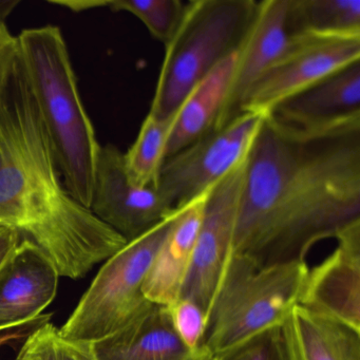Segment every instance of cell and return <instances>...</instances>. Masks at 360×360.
I'll return each mask as SVG.
<instances>
[{
	"mask_svg": "<svg viewBox=\"0 0 360 360\" xmlns=\"http://www.w3.org/2000/svg\"><path fill=\"white\" fill-rule=\"evenodd\" d=\"M360 222V119L303 129L265 117L248 151L233 252L262 266L305 261Z\"/></svg>",
	"mask_w": 360,
	"mask_h": 360,
	"instance_id": "1",
	"label": "cell"
},
{
	"mask_svg": "<svg viewBox=\"0 0 360 360\" xmlns=\"http://www.w3.org/2000/svg\"><path fill=\"white\" fill-rule=\"evenodd\" d=\"M0 226L71 279L127 243L65 187L20 54L0 92Z\"/></svg>",
	"mask_w": 360,
	"mask_h": 360,
	"instance_id": "2",
	"label": "cell"
},
{
	"mask_svg": "<svg viewBox=\"0 0 360 360\" xmlns=\"http://www.w3.org/2000/svg\"><path fill=\"white\" fill-rule=\"evenodd\" d=\"M18 41L63 183L77 202L90 208L101 145L82 102L62 31L54 26L27 29Z\"/></svg>",
	"mask_w": 360,
	"mask_h": 360,
	"instance_id": "3",
	"label": "cell"
},
{
	"mask_svg": "<svg viewBox=\"0 0 360 360\" xmlns=\"http://www.w3.org/2000/svg\"><path fill=\"white\" fill-rule=\"evenodd\" d=\"M305 261L262 266L231 252L206 316L203 347L212 355L273 326L299 304Z\"/></svg>",
	"mask_w": 360,
	"mask_h": 360,
	"instance_id": "4",
	"label": "cell"
},
{
	"mask_svg": "<svg viewBox=\"0 0 360 360\" xmlns=\"http://www.w3.org/2000/svg\"><path fill=\"white\" fill-rule=\"evenodd\" d=\"M257 0H191L165 45L149 112L168 117L219 64L239 52L258 12Z\"/></svg>",
	"mask_w": 360,
	"mask_h": 360,
	"instance_id": "5",
	"label": "cell"
},
{
	"mask_svg": "<svg viewBox=\"0 0 360 360\" xmlns=\"http://www.w3.org/2000/svg\"><path fill=\"white\" fill-rule=\"evenodd\" d=\"M176 210L105 261L98 275L60 328L69 340L96 342L127 326L153 307L143 294L151 262L163 243Z\"/></svg>",
	"mask_w": 360,
	"mask_h": 360,
	"instance_id": "6",
	"label": "cell"
},
{
	"mask_svg": "<svg viewBox=\"0 0 360 360\" xmlns=\"http://www.w3.org/2000/svg\"><path fill=\"white\" fill-rule=\"evenodd\" d=\"M265 117L242 112L166 159L158 188L174 210L207 193L248 155Z\"/></svg>",
	"mask_w": 360,
	"mask_h": 360,
	"instance_id": "7",
	"label": "cell"
},
{
	"mask_svg": "<svg viewBox=\"0 0 360 360\" xmlns=\"http://www.w3.org/2000/svg\"><path fill=\"white\" fill-rule=\"evenodd\" d=\"M360 62V35H297L246 96L241 112L269 117L288 98Z\"/></svg>",
	"mask_w": 360,
	"mask_h": 360,
	"instance_id": "8",
	"label": "cell"
},
{
	"mask_svg": "<svg viewBox=\"0 0 360 360\" xmlns=\"http://www.w3.org/2000/svg\"><path fill=\"white\" fill-rule=\"evenodd\" d=\"M248 155L208 191L191 266L181 290L180 298L197 304L205 316L233 252Z\"/></svg>",
	"mask_w": 360,
	"mask_h": 360,
	"instance_id": "9",
	"label": "cell"
},
{
	"mask_svg": "<svg viewBox=\"0 0 360 360\" xmlns=\"http://www.w3.org/2000/svg\"><path fill=\"white\" fill-rule=\"evenodd\" d=\"M89 210L127 242L176 210L158 186H136L129 180L124 153L113 144L101 145Z\"/></svg>",
	"mask_w": 360,
	"mask_h": 360,
	"instance_id": "10",
	"label": "cell"
},
{
	"mask_svg": "<svg viewBox=\"0 0 360 360\" xmlns=\"http://www.w3.org/2000/svg\"><path fill=\"white\" fill-rule=\"evenodd\" d=\"M335 239L336 248L307 269L298 305L360 330V222Z\"/></svg>",
	"mask_w": 360,
	"mask_h": 360,
	"instance_id": "11",
	"label": "cell"
},
{
	"mask_svg": "<svg viewBox=\"0 0 360 360\" xmlns=\"http://www.w3.org/2000/svg\"><path fill=\"white\" fill-rule=\"evenodd\" d=\"M288 0H262L252 28L238 52L231 89L216 129L241 115L246 96L280 58L290 39L288 29Z\"/></svg>",
	"mask_w": 360,
	"mask_h": 360,
	"instance_id": "12",
	"label": "cell"
},
{
	"mask_svg": "<svg viewBox=\"0 0 360 360\" xmlns=\"http://www.w3.org/2000/svg\"><path fill=\"white\" fill-rule=\"evenodd\" d=\"M58 279L49 259L32 244L22 241L0 275V330L41 316L56 298Z\"/></svg>",
	"mask_w": 360,
	"mask_h": 360,
	"instance_id": "13",
	"label": "cell"
},
{
	"mask_svg": "<svg viewBox=\"0 0 360 360\" xmlns=\"http://www.w3.org/2000/svg\"><path fill=\"white\" fill-rule=\"evenodd\" d=\"M94 360H212L206 347L191 349L174 330L169 309L153 304L125 328L91 343Z\"/></svg>",
	"mask_w": 360,
	"mask_h": 360,
	"instance_id": "14",
	"label": "cell"
},
{
	"mask_svg": "<svg viewBox=\"0 0 360 360\" xmlns=\"http://www.w3.org/2000/svg\"><path fill=\"white\" fill-rule=\"evenodd\" d=\"M271 115L303 129L360 119V62L349 65L288 98Z\"/></svg>",
	"mask_w": 360,
	"mask_h": 360,
	"instance_id": "15",
	"label": "cell"
},
{
	"mask_svg": "<svg viewBox=\"0 0 360 360\" xmlns=\"http://www.w3.org/2000/svg\"><path fill=\"white\" fill-rule=\"evenodd\" d=\"M208 191L176 210L172 226L143 283V294L153 304L168 307L180 298L191 266Z\"/></svg>",
	"mask_w": 360,
	"mask_h": 360,
	"instance_id": "16",
	"label": "cell"
},
{
	"mask_svg": "<svg viewBox=\"0 0 360 360\" xmlns=\"http://www.w3.org/2000/svg\"><path fill=\"white\" fill-rule=\"evenodd\" d=\"M288 360H360V330L296 305L282 324Z\"/></svg>",
	"mask_w": 360,
	"mask_h": 360,
	"instance_id": "17",
	"label": "cell"
},
{
	"mask_svg": "<svg viewBox=\"0 0 360 360\" xmlns=\"http://www.w3.org/2000/svg\"><path fill=\"white\" fill-rule=\"evenodd\" d=\"M237 53L208 73L185 98L176 113L166 159L216 129L231 89Z\"/></svg>",
	"mask_w": 360,
	"mask_h": 360,
	"instance_id": "18",
	"label": "cell"
},
{
	"mask_svg": "<svg viewBox=\"0 0 360 360\" xmlns=\"http://www.w3.org/2000/svg\"><path fill=\"white\" fill-rule=\"evenodd\" d=\"M288 29L297 35H360V0H288Z\"/></svg>",
	"mask_w": 360,
	"mask_h": 360,
	"instance_id": "19",
	"label": "cell"
},
{
	"mask_svg": "<svg viewBox=\"0 0 360 360\" xmlns=\"http://www.w3.org/2000/svg\"><path fill=\"white\" fill-rule=\"evenodd\" d=\"M176 112L159 117L148 112L136 140L125 158L126 172L136 186H157L162 167L166 161L168 142L174 129Z\"/></svg>",
	"mask_w": 360,
	"mask_h": 360,
	"instance_id": "20",
	"label": "cell"
},
{
	"mask_svg": "<svg viewBox=\"0 0 360 360\" xmlns=\"http://www.w3.org/2000/svg\"><path fill=\"white\" fill-rule=\"evenodd\" d=\"M186 3L182 0H112L105 1V7L136 16L157 41L166 45L182 20Z\"/></svg>",
	"mask_w": 360,
	"mask_h": 360,
	"instance_id": "21",
	"label": "cell"
},
{
	"mask_svg": "<svg viewBox=\"0 0 360 360\" xmlns=\"http://www.w3.org/2000/svg\"><path fill=\"white\" fill-rule=\"evenodd\" d=\"M20 360H94L91 343L73 341L60 335L51 321L35 330L22 345Z\"/></svg>",
	"mask_w": 360,
	"mask_h": 360,
	"instance_id": "22",
	"label": "cell"
},
{
	"mask_svg": "<svg viewBox=\"0 0 360 360\" xmlns=\"http://www.w3.org/2000/svg\"><path fill=\"white\" fill-rule=\"evenodd\" d=\"M212 360H288L282 326L266 328L214 354Z\"/></svg>",
	"mask_w": 360,
	"mask_h": 360,
	"instance_id": "23",
	"label": "cell"
},
{
	"mask_svg": "<svg viewBox=\"0 0 360 360\" xmlns=\"http://www.w3.org/2000/svg\"><path fill=\"white\" fill-rule=\"evenodd\" d=\"M172 326L181 340L191 347H203L206 316L204 311L191 301L179 298L168 305Z\"/></svg>",
	"mask_w": 360,
	"mask_h": 360,
	"instance_id": "24",
	"label": "cell"
},
{
	"mask_svg": "<svg viewBox=\"0 0 360 360\" xmlns=\"http://www.w3.org/2000/svg\"><path fill=\"white\" fill-rule=\"evenodd\" d=\"M51 320V314H41L31 321L15 328L0 330V360H20L18 352L25 341L44 324Z\"/></svg>",
	"mask_w": 360,
	"mask_h": 360,
	"instance_id": "25",
	"label": "cell"
},
{
	"mask_svg": "<svg viewBox=\"0 0 360 360\" xmlns=\"http://www.w3.org/2000/svg\"><path fill=\"white\" fill-rule=\"evenodd\" d=\"M18 56V37H13L6 22L0 20V92L7 82Z\"/></svg>",
	"mask_w": 360,
	"mask_h": 360,
	"instance_id": "26",
	"label": "cell"
},
{
	"mask_svg": "<svg viewBox=\"0 0 360 360\" xmlns=\"http://www.w3.org/2000/svg\"><path fill=\"white\" fill-rule=\"evenodd\" d=\"M20 243L22 238L16 231L0 226V275L20 248Z\"/></svg>",
	"mask_w": 360,
	"mask_h": 360,
	"instance_id": "27",
	"label": "cell"
},
{
	"mask_svg": "<svg viewBox=\"0 0 360 360\" xmlns=\"http://www.w3.org/2000/svg\"><path fill=\"white\" fill-rule=\"evenodd\" d=\"M53 4L58 6H65L75 12L85 11V10L96 9V8L105 7V1H91V0H79V1H53Z\"/></svg>",
	"mask_w": 360,
	"mask_h": 360,
	"instance_id": "28",
	"label": "cell"
}]
</instances>
